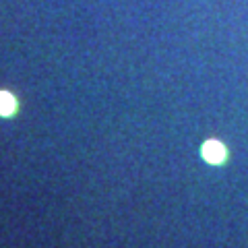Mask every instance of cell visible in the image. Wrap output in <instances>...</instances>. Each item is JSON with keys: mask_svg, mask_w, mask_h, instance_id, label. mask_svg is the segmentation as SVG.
Wrapping results in <instances>:
<instances>
[{"mask_svg": "<svg viewBox=\"0 0 248 248\" xmlns=\"http://www.w3.org/2000/svg\"><path fill=\"white\" fill-rule=\"evenodd\" d=\"M203 157L209 164H221L226 159V147L217 141H207L203 147Z\"/></svg>", "mask_w": 248, "mask_h": 248, "instance_id": "6da1fadb", "label": "cell"}, {"mask_svg": "<svg viewBox=\"0 0 248 248\" xmlns=\"http://www.w3.org/2000/svg\"><path fill=\"white\" fill-rule=\"evenodd\" d=\"M15 97L11 95L9 91H0V116H11L15 112Z\"/></svg>", "mask_w": 248, "mask_h": 248, "instance_id": "7a4b0ae2", "label": "cell"}]
</instances>
